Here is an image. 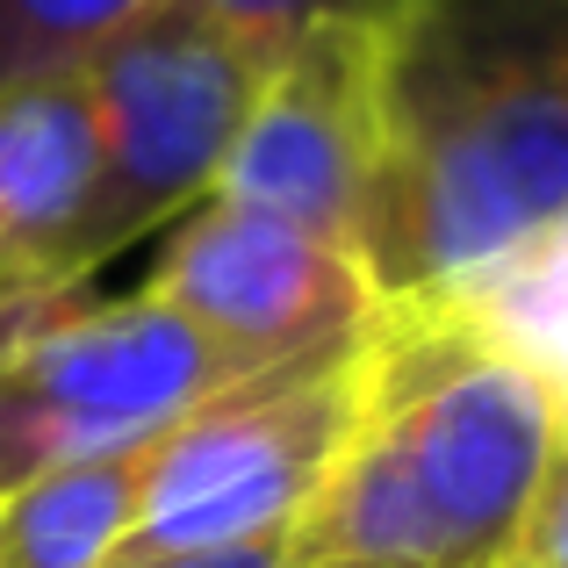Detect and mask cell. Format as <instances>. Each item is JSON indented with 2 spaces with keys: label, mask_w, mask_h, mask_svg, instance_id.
<instances>
[{
  "label": "cell",
  "mask_w": 568,
  "mask_h": 568,
  "mask_svg": "<svg viewBox=\"0 0 568 568\" xmlns=\"http://www.w3.org/2000/svg\"><path fill=\"white\" fill-rule=\"evenodd\" d=\"M375 295H446L568 231V0H403L375 51Z\"/></svg>",
  "instance_id": "cell-1"
},
{
  "label": "cell",
  "mask_w": 568,
  "mask_h": 568,
  "mask_svg": "<svg viewBox=\"0 0 568 568\" xmlns=\"http://www.w3.org/2000/svg\"><path fill=\"white\" fill-rule=\"evenodd\" d=\"M353 425L388 454L439 568H504L532 489L561 468V382L425 295L375 310Z\"/></svg>",
  "instance_id": "cell-2"
},
{
  "label": "cell",
  "mask_w": 568,
  "mask_h": 568,
  "mask_svg": "<svg viewBox=\"0 0 568 568\" xmlns=\"http://www.w3.org/2000/svg\"><path fill=\"white\" fill-rule=\"evenodd\" d=\"M367 338V332H361ZM361 338L223 382L144 446V483L115 568L288 540L338 460L361 403Z\"/></svg>",
  "instance_id": "cell-3"
},
{
  "label": "cell",
  "mask_w": 568,
  "mask_h": 568,
  "mask_svg": "<svg viewBox=\"0 0 568 568\" xmlns=\"http://www.w3.org/2000/svg\"><path fill=\"white\" fill-rule=\"evenodd\" d=\"M223 382L237 367L144 288L115 303L87 288L0 295V489L138 454Z\"/></svg>",
  "instance_id": "cell-4"
},
{
  "label": "cell",
  "mask_w": 568,
  "mask_h": 568,
  "mask_svg": "<svg viewBox=\"0 0 568 568\" xmlns=\"http://www.w3.org/2000/svg\"><path fill=\"white\" fill-rule=\"evenodd\" d=\"M260 58L187 14L181 0H159L152 14L109 37L80 65L87 109H94V216L72 252V281H94L115 252L166 231L202 194H216V173L237 144Z\"/></svg>",
  "instance_id": "cell-5"
},
{
  "label": "cell",
  "mask_w": 568,
  "mask_h": 568,
  "mask_svg": "<svg viewBox=\"0 0 568 568\" xmlns=\"http://www.w3.org/2000/svg\"><path fill=\"white\" fill-rule=\"evenodd\" d=\"M382 29L346 22L281 51L260 72V94H252L237 144L216 173L223 202L260 209V216L361 260L367 281H375V237H382V115H375Z\"/></svg>",
  "instance_id": "cell-6"
},
{
  "label": "cell",
  "mask_w": 568,
  "mask_h": 568,
  "mask_svg": "<svg viewBox=\"0 0 568 568\" xmlns=\"http://www.w3.org/2000/svg\"><path fill=\"white\" fill-rule=\"evenodd\" d=\"M144 295L166 303L194 338H209L237 375L346 346L382 310L361 260L223 194H202L187 216L166 223Z\"/></svg>",
  "instance_id": "cell-7"
},
{
  "label": "cell",
  "mask_w": 568,
  "mask_h": 568,
  "mask_svg": "<svg viewBox=\"0 0 568 568\" xmlns=\"http://www.w3.org/2000/svg\"><path fill=\"white\" fill-rule=\"evenodd\" d=\"M94 109L80 72L0 87V295L87 288L72 252L94 216Z\"/></svg>",
  "instance_id": "cell-8"
},
{
  "label": "cell",
  "mask_w": 568,
  "mask_h": 568,
  "mask_svg": "<svg viewBox=\"0 0 568 568\" xmlns=\"http://www.w3.org/2000/svg\"><path fill=\"white\" fill-rule=\"evenodd\" d=\"M144 483L138 454H101L43 468L0 489V568H115Z\"/></svg>",
  "instance_id": "cell-9"
},
{
  "label": "cell",
  "mask_w": 568,
  "mask_h": 568,
  "mask_svg": "<svg viewBox=\"0 0 568 568\" xmlns=\"http://www.w3.org/2000/svg\"><path fill=\"white\" fill-rule=\"evenodd\" d=\"M425 303L460 310L489 346H504L511 361H526L532 375L561 382V353H568V231L540 237V245L511 252V260H497V266H483V274H468L446 295H425Z\"/></svg>",
  "instance_id": "cell-10"
},
{
  "label": "cell",
  "mask_w": 568,
  "mask_h": 568,
  "mask_svg": "<svg viewBox=\"0 0 568 568\" xmlns=\"http://www.w3.org/2000/svg\"><path fill=\"white\" fill-rule=\"evenodd\" d=\"M159 0H0V87L65 80Z\"/></svg>",
  "instance_id": "cell-11"
},
{
  "label": "cell",
  "mask_w": 568,
  "mask_h": 568,
  "mask_svg": "<svg viewBox=\"0 0 568 568\" xmlns=\"http://www.w3.org/2000/svg\"><path fill=\"white\" fill-rule=\"evenodd\" d=\"M187 14H202L209 29H223L231 43H245L260 65H274L281 51H295L317 29H382L403 0H181Z\"/></svg>",
  "instance_id": "cell-12"
},
{
  "label": "cell",
  "mask_w": 568,
  "mask_h": 568,
  "mask_svg": "<svg viewBox=\"0 0 568 568\" xmlns=\"http://www.w3.org/2000/svg\"><path fill=\"white\" fill-rule=\"evenodd\" d=\"M152 568H288V561H281V540H266V547H223V555H187V561H152Z\"/></svg>",
  "instance_id": "cell-13"
}]
</instances>
